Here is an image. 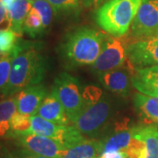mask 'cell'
Segmentation results:
<instances>
[{
    "label": "cell",
    "instance_id": "e0dca14e",
    "mask_svg": "<svg viewBox=\"0 0 158 158\" xmlns=\"http://www.w3.org/2000/svg\"><path fill=\"white\" fill-rule=\"evenodd\" d=\"M33 8L32 0H15L12 6L7 10V16L10 22V28L19 38L23 35V26L30 10Z\"/></svg>",
    "mask_w": 158,
    "mask_h": 158
},
{
    "label": "cell",
    "instance_id": "7a4b0ae2",
    "mask_svg": "<svg viewBox=\"0 0 158 158\" xmlns=\"http://www.w3.org/2000/svg\"><path fill=\"white\" fill-rule=\"evenodd\" d=\"M105 34L89 27L69 33L61 45L63 60L71 66L93 64L101 52Z\"/></svg>",
    "mask_w": 158,
    "mask_h": 158
},
{
    "label": "cell",
    "instance_id": "4fadbf2b",
    "mask_svg": "<svg viewBox=\"0 0 158 158\" xmlns=\"http://www.w3.org/2000/svg\"><path fill=\"white\" fill-rule=\"evenodd\" d=\"M131 83L140 93L158 96V65L136 69Z\"/></svg>",
    "mask_w": 158,
    "mask_h": 158
},
{
    "label": "cell",
    "instance_id": "f1b7e54d",
    "mask_svg": "<svg viewBox=\"0 0 158 158\" xmlns=\"http://www.w3.org/2000/svg\"><path fill=\"white\" fill-rule=\"evenodd\" d=\"M2 28H10V22L7 16L6 6L0 1V29Z\"/></svg>",
    "mask_w": 158,
    "mask_h": 158
},
{
    "label": "cell",
    "instance_id": "30bf717a",
    "mask_svg": "<svg viewBox=\"0 0 158 158\" xmlns=\"http://www.w3.org/2000/svg\"><path fill=\"white\" fill-rule=\"evenodd\" d=\"M23 149L48 158H62L67 148L59 141L46 136L34 134L14 137Z\"/></svg>",
    "mask_w": 158,
    "mask_h": 158
},
{
    "label": "cell",
    "instance_id": "ba28073f",
    "mask_svg": "<svg viewBox=\"0 0 158 158\" xmlns=\"http://www.w3.org/2000/svg\"><path fill=\"white\" fill-rule=\"evenodd\" d=\"M157 34L158 0H141L131 26V34L137 40Z\"/></svg>",
    "mask_w": 158,
    "mask_h": 158
},
{
    "label": "cell",
    "instance_id": "277c9868",
    "mask_svg": "<svg viewBox=\"0 0 158 158\" xmlns=\"http://www.w3.org/2000/svg\"><path fill=\"white\" fill-rule=\"evenodd\" d=\"M82 90L78 79L68 73L62 72L54 80L51 91L62 103L70 122L84 109Z\"/></svg>",
    "mask_w": 158,
    "mask_h": 158
},
{
    "label": "cell",
    "instance_id": "52a82bcc",
    "mask_svg": "<svg viewBox=\"0 0 158 158\" xmlns=\"http://www.w3.org/2000/svg\"><path fill=\"white\" fill-rule=\"evenodd\" d=\"M111 113V104L106 98L85 106L71 121L81 134L93 136L106 123Z\"/></svg>",
    "mask_w": 158,
    "mask_h": 158
},
{
    "label": "cell",
    "instance_id": "d6986e66",
    "mask_svg": "<svg viewBox=\"0 0 158 158\" xmlns=\"http://www.w3.org/2000/svg\"><path fill=\"white\" fill-rule=\"evenodd\" d=\"M133 134L141 138L146 145V158H158V128L156 126L133 127Z\"/></svg>",
    "mask_w": 158,
    "mask_h": 158
},
{
    "label": "cell",
    "instance_id": "d4e9b609",
    "mask_svg": "<svg viewBox=\"0 0 158 158\" xmlns=\"http://www.w3.org/2000/svg\"><path fill=\"white\" fill-rule=\"evenodd\" d=\"M126 154L129 158H146V145L144 141L139 136L133 134Z\"/></svg>",
    "mask_w": 158,
    "mask_h": 158
},
{
    "label": "cell",
    "instance_id": "7402d4cb",
    "mask_svg": "<svg viewBox=\"0 0 158 158\" xmlns=\"http://www.w3.org/2000/svg\"><path fill=\"white\" fill-rule=\"evenodd\" d=\"M32 116L25 115L22 113H15L11 119V130L8 134L9 137H16L21 135H27L32 126Z\"/></svg>",
    "mask_w": 158,
    "mask_h": 158
},
{
    "label": "cell",
    "instance_id": "9c48e42d",
    "mask_svg": "<svg viewBox=\"0 0 158 158\" xmlns=\"http://www.w3.org/2000/svg\"><path fill=\"white\" fill-rule=\"evenodd\" d=\"M127 56L135 69L158 65V34L130 42Z\"/></svg>",
    "mask_w": 158,
    "mask_h": 158
},
{
    "label": "cell",
    "instance_id": "cb8c5ba5",
    "mask_svg": "<svg viewBox=\"0 0 158 158\" xmlns=\"http://www.w3.org/2000/svg\"><path fill=\"white\" fill-rule=\"evenodd\" d=\"M11 63V56L0 55V94L4 96L9 84Z\"/></svg>",
    "mask_w": 158,
    "mask_h": 158
},
{
    "label": "cell",
    "instance_id": "7c38bea8",
    "mask_svg": "<svg viewBox=\"0 0 158 158\" xmlns=\"http://www.w3.org/2000/svg\"><path fill=\"white\" fill-rule=\"evenodd\" d=\"M47 95L48 92L46 87L40 84L24 88L15 95L17 111L28 116L36 115Z\"/></svg>",
    "mask_w": 158,
    "mask_h": 158
},
{
    "label": "cell",
    "instance_id": "e575fe53",
    "mask_svg": "<svg viewBox=\"0 0 158 158\" xmlns=\"http://www.w3.org/2000/svg\"><path fill=\"white\" fill-rule=\"evenodd\" d=\"M32 1H35V0H32Z\"/></svg>",
    "mask_w": 158,
    "mask_h": 158
},
{
    "label": "cell",
    "instance_id": "6da1fadb",
    "mask_svg": "<svg viewBox=\"0 0 158 158\" xmlns=\"http://www.w3.org/2000/svg\"><path fill=\"white\" fill-rule=\"evenodd\" d=\"M41 48L42 43L19 40L11 55L10 78L5 96L16 95L24 88L39 85L44 79L48 62Z\"/></svg>",
    "mask_w": 158,
    "mask_h": 158
},
{
    "label": "cell",
    "instance_id": "ac0fdd59",
    "mask_svg": "<svg viewBox=\"0 0 158 158\" xmlns=\"http://www.w3.org/2000/svg\"><path fill=\"white\" fill-rule=\"evenodd\" d=\"M102 150V142L94 139H84L68 148L62 158H98Z\"/></svg>",
    "mask_w": 158,
    "mask_h": 158
},
{
    "label": "cell",
    "instance_id": "44dd1931",
    "mask_svg": "<svg viewBox=\"0 0 158 158\" xmlns=\"http://www.w3.org/2000/svg\"><path fill=\"white\" fill-rule=\"evenodd\" d=\"M44 30H45V27L43 26L40 13L36 9H34L33 7L25 19L23 31L28 34L30 37L36 38L39 35L43 34Z\"/></svg>",
    "mask_w": 158,
    "mask_h": 158
},
{
    "label": "cell",
    "instance_id": "1f68e13d",
    "mask_svg": "<svg viewBox=\"0 0 158 158\" xmlns=\"http://www.w3.org/2000/svg\"><path fill=\"white\" fill-rule=\"evenodd\" d=\"M18 158H48V157L42 156H40V155H36V154L28 152V151H27V150L23 149L22 151L20 152V154L19 155Z\"/></svg>",
    "mask_w": 158,
    "mask_h": 158
},
{
    "label": "cell",
    "instance_id": "5bb4252c",
    "mask_svg": "<svg viewBox=\"0 0 158 158\" xmlns=\"http://www.w3.org/2000/svg\"><path fill=\"white\" fill-rule=\"evenodd\" d=\"M36 115L58 125L69 126L70 120L57 97L51 91L41 103Z\"/></svg>",
    "mask_w": 158,
    "mask_h": 158
},
{
    "label": "cell",
    "instance_id": "603a6c76",
    "mask_svg": "<svg viewBox=\"0 0 158 158\" xmlns=\"http://www.w3.org/2000/svg\"><path fill=\"white\" fill-rule=\"evenodd\" d=\"M20 38L11 28L0 29V55L11 56Z\"/></svg>",
    "mask_w": 158,
    "mask_h": 158
},
{
    "label": "cell",
    "instance_id": "836d02e7",
    "mask_svg": "<svg viewBox=\"0 0 158 158\" xmlns=\"http://www.w3.org/2000/svg\"><path fill=\"white\" fill-rule=\"evenodd\" d=\"M2 3H3V5L6 6V10H8L11 6H12V4L14 3V1L15 0H0Z\"/></svg>",
    "mask_w": 158,
    "mask_h": 158
},
{
    "label": "cell",
    "instance_id": "8992f818",
    "mask_svg": "<svg viewBox=\"0 0 158 158\" xmlns=\"http://www.w3.org/2000/svg\"><path fill=\"white\" fill-rule=\"evenodd\" d=\"M31 120L32 126L27 134H34L55 139L62 143L67 149L85 139L75 126L56 124L40 117L39 115L32 116Z\"/></svg>",
    "mask_w": 158,
    "mask_h": 158
},
{
    "label": "cell",
    "instance_id": "ffe728a7",
    "mask_svg": "<svg viewBox=\"0 0 158 158\" xmlns=\"http://www.w3.org/2000/svg\"><path fill=\"white\" fill-rule=\"evenodd\" d=\"M17 112L16 96L0 101V137L8 135L11 130V119Z\"/></svg>",
    "mask_w": 158,
    "mask_h": 158
},
{
    "label": "cell",
    "instance_id": "3957f363",
    "mask_svg": "<svg viewBox=\"0 0 158 158\" xmlns=\"http://www.w3.org/2000/svg\"><path fill=\"white\" fill-rule=\"evenodd\" d=\"M141 0H108L95 13L100 28L113 37H122L128 32Z\"/></svg>",
    "mask_w": 158,
    "mask_h": 158
},
{
    "label": "cell",
    "instance_id": "8fae6325",
    "mask_svg": "<svg viewBox=\"0 0 158 158\" xmlns=\"http://www.w3.org/2000/svg\"><path fill=\"white\" fill-rule=\"evenodd\" d=\"M127 60V68L113 69L99 76V81L106 89L122 97L129 94L130 81H132L130 76L132 77L136 70L129 60Z\"/></svg>",
    "mask_w": 158,
    "mask_h": 158
},
{
    "label": "cell",
    "instance_id": "4316f807",
    "mask_svg": "<svg viewBox=\"0 0 158 158\" xmlns=\"http://www.w3.org/2000/svg\"><path fill=\"white\" fill-rule=\"evenodd\" d=\"M52 6L54 13H71L77 11L78 0H48Z\"/></svg>",
    "mask_w": 158,
    "mask_h": 158
},
{
    "label": "cell",
    "instance_id": "f546056e",
    "mask_svg": "<svg viewBox=\"0 0 158 158\" xmlns=\"http://www.w3.org/2000/svg\"><path fill=\"white\" fill-rule=\"evenodd\" d=\"M98 158H129L125 151H110L102 152Z\"/></svg>",
    "mask_w": 158,
    "mask_h": 158
},
{
    "label": "cell",
    "instance_id": "2e32d148",
    "mask_svg": "<svg viewBox=\"0 0 158 158\" xmlns=\"http://www.w3.org/2000/svg\"><path fill=\"white\" fill-rule=\"evenodd\" d=\"M133 135V127H128V119L117 123L114 133L106 139L101 141L102 152L125 151Z\"/></svg>",
    "mask_w": 158,
    "mask_h": 158
},
{
    "label": "cell",
    "instance_id": "9a60e30c",
    "mask_svg": "<svg viewBox=\"0 0 158 158\" xmlns=\"http://www.w3.org/2000/svg\"><path fill=\"white\" fill-rule=\"evenodd\" d=\"M134 105L141 118V125L158 127V96L135 93L134 96Z\"/></svg>",
    "mask_w": 158,
    "mask_h": 158
},
{
    "label": "cell",
    "instance_id": "83f0119b",
    "mask_svg": "<svg viewBox=\"0 0 158 158\" xmlns=\"http://www.w3.org/2000/svg\"><path fill=\"white\" fill-rule=\"evenodd\" d=\"M102 90L95 85H87L82 90L84 107L96 104L102 99Z\"/></svg>",
    "mask_w": 158,
    "mask_h": 158
},
{
    "label": "cell",
    "instance_id": "5b68a950",
    "mask_svg": "<svg viewBox=\"0 0 158 158\" xmlns=\"http://www.w3.org/2000/svg\"><path fill=\"white\" fill-rule=\"evenodd\" d=\"M129 45L127 38L104 36L101 52L92 64V71L98 77L107 71L120 68L127 61V48Z\"/></svg>",
    "mask_w": 158,
    "mask_h": 158
},
{
    "label": "cell",
    "instance_id": "d6a6232c",
    "mask_svg": "<svg viewBox=\"0 0 158 158\" xmlns=\"http://www.w3.org/2000/svg\"><path fill=\"white\" fill-rule=\"evenodd\" d=\"M0 158H18L4 146H0Z\"/></svg>",
    "mask_w": 158,
    "mask_h": 158
},
{
    "label": "cell",
    "instance_id": "484cf974",
    "mask_svg": "<svg viewBox=\"0 0 158 158\" xmlns=\"http://www.w3.org/2000/svg\"><path fill=\"white\" fill-rule=\"evenodd\" d=\"M33 7L40 13L45 29L49 27L54 14V10L49 2L48 0H35L33 1Z\"/></svg>",
    "mask_w": 158,
    "mask_h": 158
},
{
    "label": "cell",
    "instance_id": "4dcf8cb0",
    "mask_svg": "<svg viewBox=\"0 0 158 158\" xmlns=\"http://www.w3.org/2000/svg\"><path fill=\"white\" fill-rule=\"evenodd\" d=\"M85 7H97L103 3H106L107 0H81Z\"/></svg>",
    "mask_w": 158,
    "mask_h": 158
}]
</instances>
